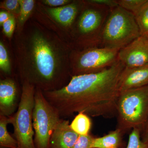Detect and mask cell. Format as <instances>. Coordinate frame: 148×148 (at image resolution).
Instances as JSON below:
<instances>
[{"mask_svg": "<svg viewBox=\"0 0 148 148\" xmlns=\"http://www.w3.org/2000/svg\"><path fill=\"white\" fill-rule=\"evenodd\" d=\"M0 8L12 14L16 21L20 12L19 0H5L0 3Z\"/></svg>", "mask_w": 148, "mask_h": 148, "instance_id": "21", "label": "cell"}, {"mask_svg": "<svg viewBox=\"0 0 148 148\" xmlns=\"http://www.w3.org/2000/svg\"><path fill=\"white\" fill-rule=\"evenodd\" d=\"M14 54L21 82L45 91L59 90L72 78L71 45L33 16L15 33Z\"/></svg>", "mask_w": 148, "mask_h": 148, "instance_id": "1", "label": "cell"}, {"mask_svg": "<svg viewBox=\"0 0 148 148\" xmlns=\"http://www.w3.org/2000/svg\"><path fill=\"white\" fill-rule=\"evenodd\" d=\"M91 125L90 117L82 112L78 113L70 124L71 129L79 135H89Z\"/></svg>", "mask_w": 148, "mask_h": 148, "instance_id": "16", "label": "cell"}, {"mask_svg": "<svg viewBox=\"0 0 148 148\" xmlns=\"http://www.w3.org/2000/svg\"><path fill=\"white\" fill-rule=\"evenodd\" d=\"M0 69L4 73L10 75L11 68L8 52L2 42H0Z\"/></svg>", "mask_w": 148, "mask_h": 148, "instance_id": "20", "label": "cell"}, {"mask_svg": "<svg viewBox=\"0 0 148 148\" xmlns=\"http://www.w3.org/2000/svg\"><path fill=\"white\" fill-rule=\"evenodd\" d=\"M12 14L6 11H1L0 12V25L2 27L3 24L10 18Z\"/></svg>", "mask_w": 148, "mask_h": 148, "instance_id": "26", "label": "cell"}, {"mask_svg": "<svg viewBox=\"0 0 148 148\" xmlns=\"http://www.w3.org/2000/svg\"><path fill=\"white\" fill-rule=\"evenodd\" d=\"M10 124L9 117L0 115V146L1 147L18 148L16 139L9 134L7 125Z\"/></svg>", "mask_w": 148, "mask_h": 148, "instance_id": "15", "label": "cell"}, {"mask_svg": "<svg viewBox=\"0 0 148 148\" xmlns=\"http://www.w3.org/2000/svg\"><path fill=\"white\" fill-rule=\"evenodd\" d=\"M124 68L118 61L102 71L73 76L69 83L59 90L43 92L61 119L80 112L93 117H115L119 82Z\"/></svg>", "mask_w": 148, "mask_h": 148, "instance_id": "2", "label": "cell"}, {"mask_svg": "<svg viewBox=\"0 0 148 148\" xmlns=\"http://www.w3.org/2000/svg\"><path fill=\"white\" fill-rule=\"evenodd\" d=\"M94 138L90 135H79L76 143L72 148H91Z\"/></svg>", "mask_w": 148, "mask_h": 148, "instance_id": "23", "label": "cell"}, {"mask_svg": "<svg viewBox=\"0 0 148 148\" xmlns=\"http://www.w3.org/2000/svg\"><path fill=\"white\" fill-rule=\"evenodd\" d=\"M141 137L143 141L148 143V120L141 132Z\"/></svg>", "mask_w": 148, "mask_h": 148, "instance_id": "27", "label": "cell"}, {"mask_svg": "<svg viewBox=\"0 0 148 148\" xmlns=\"http://www.w3.org/2000/svg\"><path fill=\"white\" fill-rule=\"evenodd\" d=\"M125 148H148V143L142 140L140 130L134 129L129 134L128 143Z\"/></svg>", "mask_w": 148, "mask_h": 148, "instance_id": "19", "label": "cell"}, {"mask_svg": "<svg viewBox=\"0 0 148 148\" xmlns=\"http://www.w3.org/2000/svg\"><path fill=\"white\" fill-rule=\"evenodd\" d=\"M21 92L18 109L9 117L18 148H36L34 143L33 112L36 88L26 81L21 82Z\"/></svg>", "mask_w": 148, "mask_h": 148, "instance_id": "6", "label": "cell"}, {"mask_svg": "<svg viewBox=\"0 0 148 148\" xmlns=\"http://www.w3.org/2000/svg\"><path fill=\"white\" fill-rule=\"evenodd\" d=\"M111 8L82 1L79 12L70 33L72 49L100 47L103 28Z\"/></svg>", "mask_w": 148, "mask_h": 148, "instance_id": "3", "label": "cell"}, {"mask_svg": "<svg viewBox=\"0 0 148 148\" xmlns=\"http://www.w3.org/2000/svg\"><path fill=\"white\" fill-rule=\"evenodd\" d=\"M140 36L134 15L118 6L111 9L103 28L100 47L120 49Z\"/></svg>", "mask_w": 148, "mask_h": 148, "instance_id": "5", "label": "cell"}, {"mask_svg": "<svg viewBox=\"0 0 148 148\" xmlns=\"http://www.w3.org/2000/svg\"><path fill=\"white\" fill-rule=\"evenodd\" d=\"M20 10L19 16L16 20L15 33H19L23 30L25 24L32 16L37 2L34 0H19Z\"/></svg>", "mask_w": 148, "mask_h": 148, "instance_id": "14", "label": "cell"}, {"mask_svg": "<svg viewBox=\"0 0 148 148\" xmlns=\"http://www.w3.org/2000/svg\"><path fill=\"white\" fill-rule=\"evenodd\" d=\"M118 60L125 67L132 68L148 64V39L141 36L121 49Z\"/></svg>", "mask_w": 148, "mask_h": 148, "instance_id": "9", "label": "cell"}, {"mask_svg": "<svg viewBox=\"0 0 148 148\" xmlns=\"http://www.w3.org/2000/svg\"><path fill=\"white\" fill-rule=\"evenodd\" d=\"M119 50L100 47L72 49L70 54L72 77L95 73L113 66L118 61Z\"/></svg>", "mask_w": 148, "mask_h": 148, "instance_id": "7", "label": "cell"}, {"mask_svg": "<svg viewBox=\"0 0 148 148\" xmlns=\"http://www.w3.org/2000/svg\"><path fill=\"white\" fill-rule=\"evenodd\" d=\"M148 85V64L139 67H125L120 76V92Z\"/></svg>", "mask_w": 148, "mask_h": 148, "instance_id": "11", "label": "cell"}, {"mask_svg": "<svg viewBox=\"0 0 148 148\" xmlns=\"http://www.w3.org/2000/svg\"><path fill=\"white\" fill-rule=\"evenodd\" d=\"M0 148H8L1 147Z\"/></svg>", "mask_w": 148, "mask_h": 148, "instance_id": "28", "label": "cell"}, {"mask_svg": "<svg viewBox=\"0 0 148 148\" xmlns=\"http://www.w3.org/2000/svg\"><path fill=\"white\" fill-rule=\"evenodd\" d=\"M16 25V19L12 15L10 18L3 24V32L6 36L9 39L12 38Z\"/></svg>", "mask_w": 148, "mask_h": 148, "instance_id": "22", "label": "cell"}, {"mask_svg": "<svg viewBox=\"0 0 148 148\" xmlns=\"http://www.w3.org/2000/svg\"><path fill=\"white\" fill-rule=\"evenodd\" d=\"M124 134L116 128L100 138H94L91 148H118L121 145Z\"/></svg>", "mask_w": 148, "mask_h": 148, "instance_id": "13", "label": "cell"}, {"mask_svg": "<svg viewBox=\"0 0 148 148\" xmlns=\"http://www.w3.org/2000/svg\"><path fill=\"white\" fill-rule=\"evenodd\" d=\"M117 127L123 134L142 131L148 120V85L120 92L117 104Z\"/></svg>", "mask_w": 148, "mask_h": 148, "instance_id": "4", "label": "cell"}, {"mask_svg": "<svg viewBox=\"0 0 148 148\" xmlns=\"http://www.w3.org/2000/svg\"><path fill=\"white\" fill-rule=\"evenodd\" d=\"M44 5L50 8H57L69 4L73 1L71 0H42L39 1Z\"/></svg>", "mask_w": 148, "mask_h": 148, "instance_id": "24", "label": "cell"}, {"mask_svg": "<svg viewBox=\"0 0 148 148\" xmlns=\"http://www.w3.org/2000/svg\"><path fill=\"white\" fill-rule=\"evenodd\" d=\"M134 16L140 29V36L148 39V0Z\"/></svg>", "mask_w": 148, "mask_h": 148, "instance_id": "17", "label": "cell"}, {"mask_svg": "<svg viewBox=\"0 0 148 148\" xmlns=\"http://www.w3.org/2000/svg\"><path fill=\"white\" fill-rule=\"evenodd\" d=\"M147 0H117L118 5L135 16Z\"/></svg>", "mask_w": 148, "mask_h": 148, "instance_id": "18", "label": "cell"}, {"mask_svg": "<svg viewBox=\"0 0 148 148\" xmlns=\"http://www.w3.org/2000/svg\"><path fill=\"white\" fill-rule=\"evenodd\" d=\"M89 1L91 2L95 3L100 5L106 6L111 9L119 6L117 2V0H89Z\"/></svg>", "mask_w": 148, "mask_h": 148, "instance_id": "25", "label": "cell"}, {"mask_svg": "<svg viewBox=\"0 0 148 148\" xmlns=\"http://www.w3.org/2000/svg\"><path fill=\"white\" fill-rule=\"evenodd\" d=\"M79 136L71 129L69 120L61 119L51 136L49 148H72Z\"/></svg>", "mask_w": 148, "mask_h": 148, "instance_id": "12", "label": "cell"}, {"mask_svg": "<svg viewBox=\"0 0 148 148\" xmlns=\"http://www.w3.org/2000/svg\"><path fill=\"white\" fill-rule=\"evenodd\" d=\"M16 82L11 78L0 81V115L10 117L17 110L18 100Z\"/></svg>", "mask_w": 148, "mask_h": 148, "instance_id": "10", "label": "cell"}, {"mask_svg": "<svg viewBox=\"0 0 148 148\" xmlns=\"http://www.w3.org/2000/svg\"><path fill=\"white\" fill-rule=\"evenodd\" d=\"M34 99L33 123L35 147L49 148L51 136L61 119L45 98L42 90L36 88Z\"/></svg>", "mask_w": 148, "mask_h": 148, "instance_id": "8", "label": "cell"}]
</instances>
